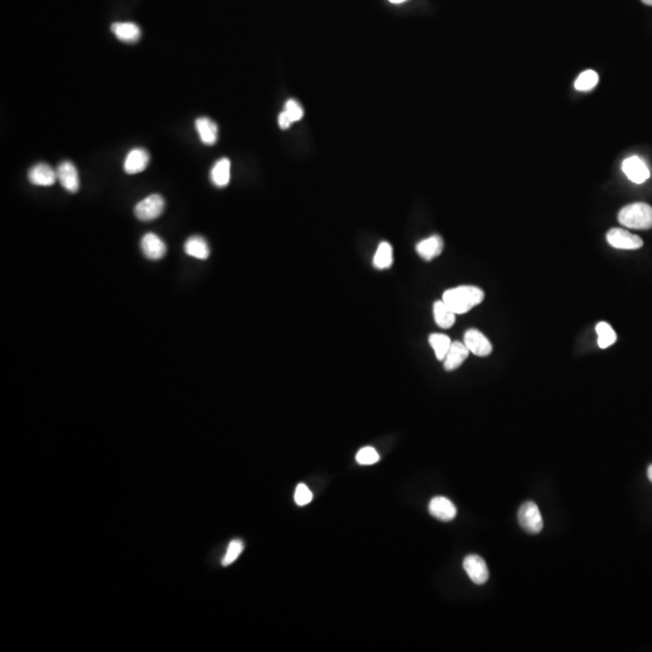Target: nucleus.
<instances>
[{
	"label": "nucleus",
	"instance_id": "4468645a",
	"mask_svg": "<svg viewBox=\"0 0 652 652\" xmlns=\"http://www.w3.org/2000/svg\"><path fill=\"white\" fill-rule=\"evenodd\" d=\"M470 351L465 343L452 342L447 356L443 359V366L447 371H453L460 368L465 360L468 359Z\"/></svg>",
	"mask_w": 652,
	"mask_h": 652
},
{
	"label": "nucleus",
	"instance_id": "f257e3e1",
	"mask_svg": "<svg viewBox=\"0 0 652 652\" xmlns=\"http://www.w3.org/2000/svg\"><path fill=\"white\" fill-rule=\"evenodd\" d=\"M485 298L481 289L473 285H461L443 293L442 301L456 314L468 313Z\"/></svg>",
	"mask_w": 652,
	"mask_h": 652
},
{
	"label": "nucleus",
	"instance_id": "5701e85b",
	"mask_svg": "<svg viewBox=\"0 0 652 652\" xmlns=\"http://www.w3.org/2000/svg\"><path fill=\"white\" fill-rule=\"evenodd\" d=\"M596 331H597L598 334V346L603 348V349L610 347L616 342L617 336H616L612 327L608 322H602L597 324Z\"/></svg>",
	"mask_w": 652,
	"mask_h": 652
},
{
	"label": "nucleus",
	"instance_id": "aec40b11",
	"mask_svg": "<svg viewBox=\"0 0 652 652\" xmlns=\"http://www.w3.org/2000/svg\"><path fill=\"white\" fill-rule=\"evenodd\" d=\"M456 315L457 314L442 300L435 302L434 318L435 322L440 327H442V329L452 327L456 322Z\"/></svg>",
	"mask_w": 652,
	"mask_h": 652
},
{
	"label": "nucleus",
	"instance_id": "c85d7f7f",
	"mask_svg": "<svg viewBox=\"0 0 652 652\" xmlns=\"http://www.w3.org/2000/svg\"><path fill=\"white\" fill-rule=\"evenodd\" d=\"M278 123H279L280 128L283 130H288L290 125H291V121L289 120V117L285 115L284 111L279 114V117H278Z\"/></svg>",
	"mask_w": 652,
	"mask_h": 652
},
{
	"label": "nucleus",
	"instance_id": "39448f33",
	"mask_svg": "<svg viewBox=\"0 0 652 652\" xmlns=\"http://www.w3.org/2000/svg\"><path fill=\"white\" fill-rule=\"evenodd\" d=\"M606 239L611 247L622 250H636L643 247V239L639 236L622 229H611L606 234Z\"/></svg>",
	"mask_w": 652,
	"mask_h": 652
},
{
	"label": "nucleus",
	"instance_id": "412c9836",
	"mask_svg": "<svg viewBox=\"0 0 652 652\" xmlns=\"http://www.w3.org/2000/svg\"><path fill=\"white\" fill-rule=\"evenodd\" d=\"M373 265L378 270H385L393 265V248L388 242L380 243L373 256Z\"/></svg>",
	"mask_w": 652,
	"mask_h": 652
},
{
	"label": "nucleus",
	"instance_id": "cd10ccee",
	"mask_svg": "<svg viewBox=\"0 0 652 652\" xmlns=\"http://www.w3.org/2000/svg\"><path fill=\"white\" fill-rule=\"evenodd\" d=\"M284 113L289 117V120L291 121V123L300 121L302 116H303V110H302L301 105L298 104L295 99H289L285 103Z\"/></svg>",
	"mask_w": 652,
	"mask_h": 652
},
{
	"label": "nucleus",
	"instance_id": "dca6fc26",
	"mask_svg": "<svg viewBox=\"0 0 652 652\" xmlns=\"http://www.w3.org/2000/svg\"><path fill=\"white\" fill-rule=\"evenodd\" d=\"M416 250L422 259L430 261L437 258L443 250V241L440 236H431L429 239H423L417 244Z\"/></svg>",
	"mask_w": 652,
	"mask_h": 652
},
{
	"label": "nucleus",
	"instance_id": "9d476101",
	"mask_svg": "<svg viewBox=\"0 0 652 652\" xmlns=\"http://www.w3.org/2000/svg\"><path fill=\"white\" fill-rule=\"evenodd\" d=\"M429 512L435 519L442 522H449L456 519L457 509L454 504L445 497H435L429 502Z\"/></svg>",
	"mask_w": 652,
	"mask_h": 652
},
{
	"label": "nucleus",
	"instance_id": "6ab92c4d",
	"mask_svg": "<svg viewBox=\"0 0 652 652\" xmlns=\"http://www.w3.org/2000/svg\"><path fill=\"white\" fill-rule=\"evenodd\" d=\"M196 130L200 134L202 143L205 145H214L217 140V126L208 117H200L196 120Z\"/></svg>",
	"mask_w": 652,
	"mask_h": 652
},
{
	"label": "nucleus",
	"instance_id": "f03ea898",
	"mask_svg": "<svg viewBox=\"0 0 652 652\" xmlns=\"http://www.w3.org/2000/svg\"><path fill=\"white\" fill-rule=\"evenodd\" d=\"M619 222L628 229L648 230L652 227V207L646 203H633L623 207Z\"/></svg>",
	"mask_w": 652,
	"mask_h": 652
},
{
	"label": "nucleus",
	"instance_id": "2eb2a0df",
	"mask_svg": "<svg viewBox=\"0 0 652 652\" xmlns=\"http://www.w3.org/2000/svg\"><path fill=\"white\" fill-rule=\"evenodd\" d=\"M111 30L119 40L127 44L139 42L142 37V30L133 22H116L111 25Z\"/></svg>",
	"mask_w": 652,
	"mask_h": 652
},
{
	"label": "nucleus",
	"instance_id": "f8f14e48",
	"mask_svg": "<svg viewBox=\"0 0 652 652\" xmlns=\"http://www.w3.org/2000/svg\"><path fill=\"white\" fill-rule=\"evenodd\" d=\"M28 179L32 184L37 185V186H51L57 180V171L52 169L47 163H38L34 167L30 168Z\"/></svg>",
	"mask_w": 652,
	"mask_h": 652
},
{
	"label": "nucleus",
	"instance_id": "0eeeda50",
	"mask_svg": "<svg viewBox=\"0 0 652 652\" xmlns=\"http://www.w3.org/2000/svg\"><path fill=\"white\" fill-rule=\"evenodd\" d=\"M464 343L470 353L477 356H489L493 351L492 343L489 342L485 334L476 329H470L465 332Z\"/></svg>",
	"mask_w": 652,
	"mask_h": 652
},
{
	"label": "nucleus",
	"instance_id": "1a4fd4ad",
	"mask_svg": "<svg viewBox=\"0 0 652 652\" xmlns=\"http://www.w3.org/2000/svg\"><path fill=\"white\" fill-rule=\"evenodd\" d=\"M57 180L68 193H76L80 188L79 171L69 161L61 163L57 169Z\"/></svg>",
	"mask_w": 652,
	"mask_h": 652
},
{
	"label": "nucleus",
	"instance_id": "423d86ee",
	"mask_svg": "<svg viewBox=\"0 0 652 652\" xmlns=\"http://www.w3.org/2000/svg\"><path fill=\"white\" fill-rule=\"evenodd\" d=\"M464 570L470 580L476 585H485L488 581L489 570L485 560L477 555H469L463 562Z\"/></svg>",
	"mask_w": 652,
	"mask_h": 652
},
{
	"label": "nucleus",
	"instance_id": "7c9ffc66",
	"mask_svg": "<svg viewBox=\"0 0 652 652\" xmlns=\"http://www.w3.org/2000/svg\"><path fill=\"white\" fill-rule=\"evenodd\" d=\"M389 1L393 4H402V3H405L406 0H389Z\"/></svg>",
	"mask_w": 652,
	"mask_h": 652
},
{
	"label": "nucleus",
	"instance_id": "20e7f679",
	"mask_svg": "<svg viewBox=\"0 0 652 652\" xmlns=\"http://www.w3.org/2000/svg\"><path fill=\"white\" fill-rule=\"evenodd\" d=\"M164 200L159 195H150L134 207V214L142 222L155 220L163 213Z\"/></svg>",
	"mask_w": 652,
	"mask_h": 652
},
{
	"label": "nucleus",
	"instance_id": "4be33fe9",
	"mask_svg": "<svg viewBox=\"0 0 652 652\" xmlns=\"http://www.w3.org/2000/svg\"><path fill=\"white\" fill-rule=\"evenodd\" d=\"M429 343L431 348L434 349L435 356L437 360H442L447 356L448 351L451 348L452 341L448 336L442 334H433L429 337Z\"/></svg>",
	"mask_w": 652,
	"mask_h": 652
},
{
	"label": "nucleus",
	"instance_id": "bb28decb",
	"mask_svg": "<svg viewBox=\"0 0 652 652\" xmlns=\"http://www.w3.org/2000/svg\"><path fill=\"white\" fill-rule=\"evenodd\" d=\"M294 499H295V502L298 506L308 505L313 499V493L310 492V489L305 483H300L295 489Z\"/></svg>",
	"mask_w": 652,
	"mask_h": 652
},
{
	"label": "nucleus",
	"instance_id": "c756f323",
	"mask_svg": "<svg viewBox=\"0 0 652 652\" xmlns=\"http://www.w3.org/2000/svg\"><path fill=\"white\" fill-rule=\"evenodd\" d=\"M648 480L652 482V465H650L648 469Z\"/></svg>",
	"mask_w": 652,
	"mask_h": 652
},
{
	"label": "nucleus",
	"instance_id": "a878e982",
	"mask_svg": "<svg viewBox=\"0 0 652 652\" xmlns=\"http://www.w3.org/2000/svg\"><path fill=\"white\" fill-rule=\"evenodd\" d=\"M356 459L360 465H373L380 460V454L373 447H364L356 453Z\"/></svg>",
	"mask_w": 652,
	"mask_h": 652
},
{
	"label": "nucleus",
	"instance_id": "393cba45",
	"mask_svg": "<svg viewBox=\"0 0 652 652\" xmlns=\"http://www.w3.org/2000/svg\"><path fill=\"white\" fill-rule=\"evenodd\" d=\"M243 548H244V545H243L241 540H232L230 545H229V548H227L225 556L222 558V565H224V567H227V565H232L234 560H237V558L241 556Z\"/></svg>",
	"mask_w": 652,
	"mask_h": 652
},
{
	"label": "nucleus",
	"instance_id": "ddd939ff",
	"mask_svg": "<svg viewBox=\"0 0 652 652\" xmlns=\"http://www.w3.org/2000/svg\"><path fill=\"white\" fill-rule=\"evenodd\" d=\"M150 161V156L144 149H133L126 156L123 169L127 174H137L145 171Z\"/></svg>",
	"mask_w": 652,
	"mask_h": 652
},
{
	"label": "nucleus",
	"instance_id": "f3484780",
	"mask_svg": "<svg viewBox=\"0 0 652 652\" xmlns=\"http://www.w3.org/2000/svg\"><path fill=\"white\" fill-rule=\"evenodd\" d=\"M231 162L229 159H219L210 171V180L217 188H225L230 183Z\"/></svg>",
	"mask_w": 652,
	"mask_h": 652
},
{
	"label": "nucleus",
	"instance_id": "b1692460",
	"mask_svg": "<svg viewBox=\"0 0 652 652\" xmlns=\"http://www.w3.org/2000/svg\"><path fill=\"white\" fill-rule=\"evenodd\" d=\"M599 81V76L594 71H586L580 74L575 81V88L577 91H591L596 87Z\"/></svg>",
	"mask_w": 652,
	"mask_h": 652
},
{
	"label": "nucleus",
	"instance_id": "a211bd4d",
	"mask_svg": "<svg viewBox=\"0 0 652 652\" xmlns=\"http://www.w3.org/2000/svg\"><path fill=\"white\" fill-rule=\"evenodd\" d=\"M184 250L188 256H193L195 259L205 260L208 259L210 250L208 243L205 239L200 236H193L185 242Z\"/></svg>",
	"mask_w": 652,
	"mask_h": 652
},
{
	"label": "nucleus",
	"instance_id": "9b49d317",
	"mask_svg": "<svg viewBox=\"0 0 652 652\" xmlns=\"http://www.w3.org/2000/svg\"><path fill=\"white\" fill-rule=\"evenodd\" d=\"M140 248L145 258L150 260L162 259L167 253L166 243L155 234H145L140 242Z\"/></svg>",
	"mask_w": 652,
	"mask_h": 652
},
{
	"label": "nucleus",
	"instance_id": "2f4dec72",
	"mask_svg": "<svg viewBox=\"0 0 652 652\" xmlns=\"http://www.w3.org/2000/svg\"><path fill=\"white\" fill-rule=\"evenodd\" d=\"M641 1H643L644 4L650 5V6H652V0H641Z\"/></svg>",
	"mask_w": 652,
	"mask_h": 652
},
{
	"label": "nucleus",
	"instance_id": "7ed1b4c3",
	"mask_svg": "<svg viewBox=\"0 0 652 652\" xmlns=\"http://www.w3.org/2000/svg\"><path fill=\"white\" fill-rule=\"evenodd\" d=\"M519 526L527 531L528 534H539L543 531V516L539 507L534 502H526L521 505L517 514Z\"/></svg>",
	"mask_w": 652,
	"mask_h": 652
},
{
	"label": "nucleus",
	"instance_id": "6e6552de",
	"mask_svg": "<svg viewBox=\"0 0 652 652\" xmlns=\"http://www.w3.org/2000/svg\"><path fill=\"white\" fill-rule=\"evenodd\" d=\"M622 169L628 179L636 184H643L650 176V171H648L646 163L638 156H632L624 159L622 163Z\"/></svg>",
	"mask_w": 652,
	"mask_h": 652
}]
</instances>
